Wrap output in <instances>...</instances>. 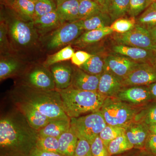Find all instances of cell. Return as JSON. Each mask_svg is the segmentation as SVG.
I'll return each mask as SVG.
<instances>
[{
  "label": "cell",
  "mask_w": 156,
  "mask_h": 156,
  "mask_svg": "<svg viewBox=\"0 0 156 156\" xmlns=\"http://www.w3.org/2000/svg\"><path fill=\"white\" fill-rule=\"evenodd\" d=\"M8 27L5 21L1 20L0 24V48L1 53L7 54L10 50Z\"/></svg>",
  "instance_id": "cell-38"
},
{
  "label": "cell",
  "mask_w": 156,
  "mask_h": 156,
  "mask_svg": "<svg viewBox=\"0 0 156 156\" xmlns=\"http://www.w3.org/2000/svg\"><path fill=\"white\" fill-rule=\"evenodd\" d=\"M133 147L134 146L129 142L126 133L112 140L108 146L109 152L111 156L122 153Z\"/></svg>",
  "instance_id": "cell-30"
},
{
  "label": "cell",
  "mask_w": 156,
  "mask_h": 156,
  "mask_svg": "<svg viewBox=\"0 0 156 156\" xmlns=\"http://www.w3.org/2000/svg\"><path fill=\"white\" fill-rule=\"evenodd\" d=\"M123 87L122 79L105 70L101 75L97 91L105 97H111L118 94Z\"/></svg>",
  "instance_id": "cell-14"
},
{
  "label": "cell",
  "mask_w": 156,
  "mask_h": 156,
  "mask_svg": "<svg viewBox=\"0 0 156 156\" xmlns=\"http://www.w3.org/2000/svg\"><path fill=\"white\" fill-rule=\"evenodd\" d=\"M150 64L152 65L153 66L156 68V51L155 52L153 58L152 59L151 61Z\"/></svg>",
  "instance_id": "cell-49"
},
{
  "label": "cell",
  "mask_w": 156,
  "mask_h": 156,
  "mask_svg": "<svg viewBox=\"0 0 156 156\" xmlns=\"http://www.w3.org/2000/svg\"><path fill=\"white\" fill-rule=\"evenodd\" d=\"M70 127V119L52 120L38 131L39 135L53 136L58 138L62 134L69 130Z\"/></svg>",
  "instance_id": "cell-21"
},
{
  "label": "cell",
  "mask_w": 156,
  "mask_h": 156,
  "mask_svg": "<svg viewBox=\"0 0 156 156\" xmlns=\"http://www.w3.org/2000/svg\"><path fill=\"white\" fill-rule=\"evenodd\" d=\"M35 3L28 0H16L13 7L25 20L33 21L34 19Z\"/></svg>",
  "instance_id": "cell-31"
},
{
  "label": "cell",
  "mask_w": 156,
  "mask_h": 156,
  "mask_svg": "<svg viewBox=\"0 0 156 156\" xmlns=\"http://www.w3.org/2000/svg\"><path fill=\"white\" fill-rule=\"evenodd\" d=\"M58 91L64 111L70 119L99 111L107 98L98 91H83L72 86Z\"/></svg>",
  "instance_id": "cell-3"
},
{
  "label": "cell",
  "mask_w": 156,
  "mask_h": 156,
  "mask_svg": "<svg viewBox=\"0 0 156 156\" xmlns=\"http://www.w3.org/2000/svg\"><path fill=\"white\" fill-rule=\"evenodd\" d=\"M136 24L149 29L156 26V7L150 5L138 18Z\"/></svg>",
  "instance_id": "cell-32"
},
{
  "label": "cell",
  "mask_w": 156,
  "mask_h": 156,
  "mask_svg": "<svg viewBox=\"0 0 156 156\" xmlns=\"http://www.w3.org/2000/svg\"><path fill=\"white\" fill-rule=\"evenodd\" d=\"M126 128L119 126L107 125L99 134L101 139L105 145L108 146L109 144L118 136L126 133Z\"/></svg>",
  "instance_id": "cell-34"
},
{
  "label": "cell",
  "mask_w": 156,
  "mask_h": 156,
  "mask_svg": "<svg viewBox=\"0 0 156 156\" xmlns=\"http://www.w3.org/2000/svg\"><path fill=\"white\" fill-rule=\"evenodd\" d=\"M67 1V0H56L57 5L58 4H61V3L63 2H65V1Z\"/></svg>",
  "instance_id": "cell-52"
},
{
  "label": "cell",
  "mask_w": 156,
  "mask_h": 156,
  "mask_svg": "<svg viewBox=\"0 0 156 156\" xmlns=\"http://www.w3.org/2000/svg\"><path fill=\"white\" fill-rule=\"evenodd\" d=\"M79 138L71 128L58 138V153L64 156H73Z\"/></svg>",
  "instance_id": "cell-24"
},
{
  "label": "cell",
  "mask_w": 156,
  "mask_h": 156,
  "mask_svg": "<svg viewBox=\"0 0 156 156\" xmlns=\"http://www.w3.org/2000/svg\"><path fill=\"white\" fill-rule=\"evenodd\" d=\"M148 30L149 31L151 36L153 39L154 41L156 44V26L152 28L149 29Z\"/></svg>",
  "instance_id": "cell-47"
},
{
  "label": "cell",
  "mask_w": 156,
  "mask_h": 156,
  "mask_svg": "<svg viewBox=\"0 0 156 156\" xmlns=\"http://www.w3.org/2000/svg\"><path fill=\"white\" fill-rule=\"evenodd\" d=\"M95 1L102 7L105 12L108 13L110 0H95Z\"/></svg>",
  "instance_id": "cell-45"
},
{
  "label": "cell",
  "mask_w": 156,
  "mask_h": 156,
  "mask_svg": "<svg viewBox=\"0 0 156 156\" xmlns=\"http://www.w3.org/2000/svg\"><path fill=\"white\" fill-rule=\"evenodd\" d=\"M57 90H62L70 87L72 83L74 70L67 64L58 63L50 66Z\"/></svg>",
  "instance_id": "cell-17"
},
{
  "label": "cell",
  "mask_w": 156,
  "mask_h": 156,
  "mask_svg": "<svg viewBox=\"0 0 156 156\" xmlns=\"http://www.w3.org/2000/svg\"><path fill=\"white\" fill-rule=\"evenodd\" d=\"M156 82V68L149 63H142L122 79L124 87L148 86Z\"/></svg>",
  "instance_id": "cell-11"
},
{
  "label": "cell",
  "mask_w": 156,
  "mask_h": 156,
  "mask_svg": "<svg viewBox=\"0 0 156 156\" xmlns=\"http://www.w3.org/2000/svg\"><path fill=\"white\" fill-rule=\"evenodd\" d=\"M136 24V17H121L112 22L110 27L114 32L124 34L131 30Z\"/></svg>",
  "instance_id": "cell-33"
},
{
  "label": "cell",
  "mask_w": 156,
  "mask_h": 156,
  "mask_svg": "<svg viewBox=\"0 0 156 156\" xmlns=\"http://www.w3.org/2000/svg\"><path fill=\"white\" fill-rule=\"evenodd\" d=\"M56 11L63 23L79 20V0H67L56 6Z\"/></svg>",
  "instance_id": "cell-22"
},
{
  "label": "cell",
  "mask_w": 156,
  "mask_h": 156,
  "mask_svg": "<svg viewBox=\"0 0 156 156\" xmlns=\"http://www.w3.org/2000/svg\"><path fill=\"white\" fill-rule=\"evenodd\" d=\"M100 76L90 74L80 68L74 69L71 86L83 91H97Z\"/></svg>",
  "instance_id": "cell-16"
},
{
  "label": "cell",
  "mask_w": 156,
  "mask_h": 156,
  "mask_svg": "<svg viewBox=\"0 0 156 156\" xmlns=\"http://www.w3.org/2000/svg\"><path fill=\"white\" fill-rule=\"evenodd\" d=\"M38 131L15 110L0 119V156H31L36 147Z\"/></svg>",
  "instance_id": "cell-1"
},
{
  "label": "cell",
  "mask_w": 156,
  "mask_h": 156,
  "mask_svg": "<svg viewBox=\"0 0 156 156\" xmlns=\"http://www.w3.org/2000/svg\"><path fill=\"white\" fill-rule=\"evenodd\" d=\"M130 0H110L108 14L112 22L128 14Z\"/></svg>",
  "instance_id": "cell-28"
},
{
  "label": "cell",
  "mask_w": 156,
  "mask_h": 156,
  "mask_svg": "<svg viewBox=\"0 0 156 156\" xmlns=\"http://www.w3.org/2000/svg\"><path fill=\"white\" fill-rule=\"evenodd\" d=\"M92 55L93 54L85 51L80 50L75 52L71 59L73 64L80 67L84 64Z\"/></svg>",
  "instance_id": "cell-41"
},
{
  "label": "cell",
  "mask_w": 156,
  "mask_h": 156,
  "mask_svg": "<svg viewBox=\"0 0 156 156\" xmlns=\"http://www.w3.org/2000/svg\"><path fill=\"white\" fill-rule=\"evenodd\" d=\"M33 22L37 30L41 34L54 29L63 23L56 10L36 18Z\"/></svg>",
  "instance_id": "cell-20"
},
{
  "label": "cell",
  "mask_w": 156,
  "mask_h": 156,
  "mask_svg": "<svg viewBox=\"0 0 156 156\" xmlns=\"http://www.w3.org/2000/svg\"><path fill=\"white\" fill-rule=\"evenodd\" d=\"M148 127L150 133L156 134V124L148 126Z\"/></svg>",
  "instance_id": "cell-48"
},
{
  "label": "cell",
  "mask_w": 156,
  "mask_h": 156,
  "mask_svg": "<svg viewBox=\"0 0 156 156\" xmlns=\"http://www.w3.org/2000/svg\"><path fill=\"white\" fill-rule=\"evenodd\" d=\"M12 102L31 105L50 120L70 119L66 113L58 90L44 91L20 84L11 91Z\"/></svg>",
  "instance_id": "cell-2"
},
{
  "label": "cell",
  "mask_w": 156,
  "mask_h": 156,
  "mask_svg": "<svg viewBox=\"0 0 156 156\" xmlns=\"http://www.w3.org/2000/svg\"><path fill=\"white\" fill-rule=\"evenodd\" d=\"M107 125L126 128L136 115L135 109L120 99L107 98L100 109Z\"/></svg>",
  "instance_id": "cell-4"
},
{
  "label": "cell",
  "mask_w": 156,
  "mask_h": 156,
  "mask_svg": "<svg viewBox=\"0 0 156 156\" xmlns=\"http://www.w3.org/2000/svg\"><path fill=\"white\" fill-rule=\"evenodd\" d=\"M149 133L148 127L145 124H131L126 128V136L134 147H142Z\"/></svg>",
  "instance_id": "cell-18"
},
{
  "label": "cell",
  "mask_w": 156,
  "mask_h": 156,
  "mask_svg": "<svg viewBox=\"0 0 156 156\" xmlns=\"http://www.w3.org/2000/svg\"><path fill=\"white\" fill-rule=\"evenodd\" d=\"M83 30L100 29L110 27L112 23L111 18L107 12H102L84 20H80Z\"/></svg>",
  "instance_id": "cell-23"
},
{
  "label": "cell",
  "mask_w": 156,
  "mask_h": 156,
  "mask_svg": "<svg viewBox=\"0 0 156 156\" xmlns=\"http://www.w3.org/2000/svg\"><path fill=\"white\" fill-rule=\"evenodd\" d=\"M153 98L156 99V82L147 86Z\"/></svg>",
  "instance_id": "cell-46"
},
{
  "label": "cell",
  "mask_w": 156,
  "mask_h": 156,
  "mask_svg": "<svg viewBox=\"0 0 156 156\" xmlns=\"http://www.w3.org/2000/svg\"><path fill=\"white\" fill-rule=\"evenodd\" d=\"M21 84L39 90H57L52 72L44 66H36L29 71Z\"/></svg>",
  "instance_id": "cell-9"
},
{
  "label": "cell",
  "mask_w": 156,
  "mask_h": 156,
  "mask_svg": "<svg viewBox=\"0 0 156 156\" xmlns=\"http://www.w3.org/2000/svg\"><path fill=\"white\" fill-rule=\"evenodd\" d=\"M5 2L10 5L13 6L14 4H15L16 0H4Z\"/></svg>",
  "instance_id": "cell-50"
},
{
  "label": "cell",
  "mask_w": 156,
  "mask_h": 156,
  "mask_svg": "<svg viewBox=\"0 0 156 156\" xmlns=\"http://www.w3.org/2000/svg\"><path fill=\"white\" fill-rule=\"evenodd\" d=\"M145 144L148 150L156 155V134L150 132Z\"/></svg>",
  "instance_id": "cell-43"
},
{
  "label": "cell",
  "mask_w": 156,
  "mask_h": 156,
  "mask_svg": "<svg viewBox=\"0 0 156 156\" xmlns=\"http://www.w3.org/2000/svg\"><path fill=\"white\" fill-rule=\"evenodd\" d=\"M12 103L15 108L25 117L30 125L37 131H40L52 121L31 105L17 101Z\"/></svg>",
  "instance_id": "cell-12"
},
{
  "label": "cell",
  "mask_w": 156,
  "mask_h": 156,
  "mask_svg": "<svg viewBox=\"0 0 156 156\" xmlns=\"http://www.w3.org/2000/svg\"><path fill=\"white\" fill-rule=\"evenodd\" d=\"M149 6L148 0H130L128 14L136 17Z\"/></svg>",
  "instance_id": "cell-37"
},
{
  "label": "cell",
  "mask_w": 156,
  "mask_h": 156,
  "mask_svg": "<svg viewBox=\"0 0 156 156\" xmlns=\"http://www.w3.org/2000/svg\"><path fill=\"white\" fill-rule=\"evenodd\" d=\"M102 12L105 11L95 0H79V20L87 19Z\"/></svg>",
  "instance_id": "cell-27"
},
{
  "label": "cell",
  "mask_w": 156,
  "mask_h": 156,
  "mask_svg": "<svg viewBox=\"0 0 156 156\" xmlns=\"http://www.w3.org/2000/svg\"><path fill=\"white\" fill-rule=\"evenodd\" d=\"M144 123L147 126L156 124V104L149 110L144 118Z\"/></svg>",
  "instance_id": "cell-42"
},
{
  "label": "cell",
  "mask_w": 156,
  "mask_h": 156,
  "mask_svg": "<svg viewBox=\"0 0 156 156\" xmlns=\"http://www.w3.org/2000/svg\"><path fill=\"white\" fill-rule=\"evenodd\" d=\"M93 54L80 68L90 74L100 75L105 71V57Z\"/></svg>",
  "instance_id": "cell-26"
},
{
  "label": "cell",
  "mask_w": 156,
  "mask_h": 156,
  "mask_svg": "<svg viewBox=\"0 0 156 156\" xmlns=\"http://www.w3.org/2000/svg\"><path fill=\"white\" fill-rule=\"evenodd\" d=\"M22 64L18 59L10 57L1 58L0 80L3 81L16 75L20 72Z\"/></svg>",
  "instance_id": "cell-25"
},
{
  "label": "cell",
  "mask_w": 156,
  "mask_h": 156,
  "mask_svg": "<svg viewBox=\"0 0 156 156\" xmlns=\"http://www.w3.org/2000/svg\"><path fill=\"white\" fill-rule=\"evenodd\" d=\"M73 156H92L91 144L86 140L79 139Z\"/></svg>",
  "instance_id": "cell-40"
},
{
  "label": "cell",
  "mask_w": 156,
  "mask_h": 156,
  "mask_svg": "<svg viewBox=\"0 0 156 156\" xmlns=\"http://www.w3.org/2000/svg\"><path fill=\"white\" fill-rule=\"evenodd\" d=\"M113 38L117 44L156 51V44L149 31L146 28L137 24L133 29L126 33H115Z\"/></svg>",
  "instance_id": "cell-7"
},
{
  "label": "cell",
  "mask_w": 156,
  "mask_h": 156,
  "mask_svg": "<svg viewBox=\"0 0 156 156\" xmlns=\"http://www.w3.org/2000/svg\"><path fill=\"white\" fill-rule=\"evenodd\" d=\"M148 3L149 6L152 5L156 7V0H148Z\"/></svg>",
  "instance_id": "cell-51"
},
{
  "label": "cell",
  "mask_w": 156,
  "mask_h": 156,
  "mask_svg": "<svg viewBox=\"0 0 156 156\" xmlns=\"http://www.w3.org/2000/svg\"><path fill=\"white\" fill-rule=\"evenodd\" d=\"M56 9V7L52 0H37L35 5L34 20L55 11Z\"/></svg>",
  "instance_id": "cell-36"
},
{
  "label": "cell",
  "mask_w": 156,
  "mask_h": 156,
  "mask_svg": "<svg viewBox=\"0 0 156 156\" xmlns=\"http://www.w3.org/2000/svg\"><path fill=\"white\" fill-rule=\"evenodd\" d=\"M105 70L123 79L142 63L137 62L125 56L113 53L105 57Z\"/></svg>",
  "instance_id": "cell-10"
},
{
  "label": "cell",
  "mask_w": 156,
  "mask_h": 156,
  "mask_svg": "<svg viewBox=\"0 0 156 156\" xmlns=\"http://www.w3.org/2000/svg\"><path fill=\"white\" fill-rule=\"evenodd\" d=\"M70 119L71 128L78 138L86 140L90 144L107 125L100 111Z\"/></svg>",
  "instance_id": "cell-5"
},
{
  "label": "cell",
  "mask_w": 156,
  "mask_h": 156,
  "mask_svg": "<svg viewBox=\"0 0 156 156\" xmlns=\"http://www.w3.org/2000/svg\"><path fill=\"white\" fill-rule=\"evenodd\" d=\"M28 1H31V2H34L35 3L36 2H37V0H28Z\"/></svg>",
  "instance_id": "cell-53"
},
{
  "label": "cell",
  "mask_w": 156,
  "mask_h": 156,
  "mask_svg": "<svg viewBox=\"0 0 156 156\" xmlns=\"http://www.w3.org/2000/svg\"><path fill=\"white\" fill-rule=\"evenodd\" d=\"M117 95L122 101L136 104L145 103L153 98L148 86H133L121 90Z\"/></svg>",
  "instance_id": "cell-15"
},
{
  "label": "cell",
  "mask_w": 156,
  "mask_h": 156,
  "mask_svg": "<svg viewBox=\"0 0 156 156\" xmlns=\"http://www.w3.org/2000/svg\"><path fill=\"white\" fill-rule=\"evenodd\" d=\"M31 156H64L58 152L44 151L35 148L33 151Z\"/></svg>",
  "instance_id": "cell-44"
},
{
  "label": "cell",
  "mask_w": 156,
  "mask_h": 156,
  "mask_svg": "<svg viewBox=\"0 0 156 156\" xmlns=\"http://www.w3.org/2000/svg\"><path fill=\"white\" fill-rule=\"evenodd\" d=\"M36 148L44 151L58 153V138L53 136L39 135Z\"/></svg>",
  "instance_id": "cell-35"
},
{
  "label": "cell",
  "mask_w": 156,
  "mask_h": 156,
  "mask_svg": "<svg viewBox=\"0 0 156 156\" xmlns=\"http://www.w3.org/2000/svg\"><path fill=\"white\" fill-rule=\"evenodd\" d=\"M91 150L92 156H111L107 147L105 145L99 136L91 144Z\"/></svg>",
  "instance_id": "cell-39"
},
{
  "label": "cell",
  "mask_w": 156,
  "mask_h": 156,
  "mask_svg": "<svg viewBox=\"0 0 156 156\" xmlns=\"http://www.w3.org/2000/svg\"><path fill=\"white\" fill-rule=\"evenodd\" d=\"M9 36L13 44L20 48L33 46L37 38V30L33 21L14 18L6 21Z\"/></svg>",
  "instance_id": "cell-6"
},
{
  "label": "cell",
  "mask_w": 156,
  "mask_h": 156,
  "mask_svg": "<svg viewBox=\"0 0 156 156\" xmlns=\"http://www.w3.org/2000/svg\"><path fill=\"white\" fill-rule=\"evenodd\" d=\"M74 50L71 45L66 46L56 53L48 56L43 66L46 67H50L53 65L71 59Z\"/></svg>",
  "instance_id": "cell-29"
},
{
  "label": "cell",
  "mask_w": 156,
  "mask_h": 156,
  "mask_svg": "<svg viewBox=\"0 0 156 156\" xmlns=\"http://www.w3.org/2000/svg\"><path fill=\"white\" fill-rule=\"evenodd\" d=\"M80 20L69 22L56 29L48 38L46 44L48 50H53L71 44L83 34Z\"/></svg>",
  "instance_id": "cell-8"
},
{
  "label": "cell",
  "mask_w": 156,
  "mask_h": 156,
  "mask_svg": "<svg viewBox=\"0 0 156 156\" xmlns=\"http://www.w3.org/2000/svg\"><path fill=\"white\" fill-rule=\"evenodd\" d=\"M114 33L110 27L100 29L86 31L78 38L72 44L77 47H86L99 42L104 38Z\"/></svg>",
  "instance_id": "cell-19"
},
{
  "label": "cell",
  "mask_w": 156,
  "mask_h": 156,
  "mask_svg": "<svg viewBox=\"0 0 156 156\" xmlns=\"http://www.w3.org/2000/svg\"><path fill=\"white\" fill-rule=\"evenodd\" d=\"M113 53L125 56L140 63H150L155 51L126 45L115 44L112 47Z\"/></svg>",
  "instance_id": "cell-13"
}]
</instances>
